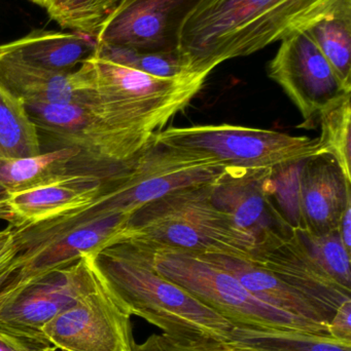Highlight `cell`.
<instances>
[{
    "mask_svg": "<svg viewBox=\"0 0 351 351\" xmlns=\"http://www.w3.org/2000/svg\"><path fill=\"white\" fill-rule=\"evenodd\" d=\"M351 0H200L183 23L179 51L193 73L210 75L343 10Z\"/></svg>",
    "mask_w": 351,
    "mask_h": 351,
    "instance_id": "cell-1",
    "label": "cell"
},
{
    "mask_svg": "<svg viewBox=\"0 0 351 351\" xmlns=\"http://www.w3.org/2000/svg\"><path fill=\"white\" fill-rule=\"evenodd\" d=\"M96 263L113 296L130 315L177 337L232 341L234 326L179 285L159 274L139 250L117 243L101 250Z\"/></svg>",
    "mask_w": 351,
    "mask_h": 351,
    "instance_id": "cell-2",
    "label": "cell"
},
{
    "mask_svg": "<svg viewBox=\"0 0 351 351\" xmlns=\"http://www.w3.org/2000/svg\"><path fill=\"white\" fill-rule=\"evenodd\" d=\"M235 169L212 156L154 143L84 208L52 221L57 237L115 217L130 218L142 206L173 192L216 185Z\"/></svg>",
    "mask_w": 351,
    "mask_h": 351,
    "instance_id": "cell-3",
    "label": "cell"
},
{
    "mask_svg": "<svg viewBox=\"0 0 351 351\" xmlns=\"http://www.w3.org/2000/svg\"><path fill=\"white\" fill-rule=\"evenodd\" d=\"M214 186L173 192L142 206L130 217L111 245L129 241L251 259L256 237L214 204Z\"/></svg>",
    "mask_w": 351,
    "mask_h": 351,
    "instance_id": "cell-4",
    "label": "cell"
},
{
    "mask_svg": "<svg viewBox=\"0 0 351 351\" xmlns=\"http://www.w3.org/2000/svg\"><path fill=\"white\" fill-rule=\"evenodd\" d=\"M120 243H130L139 250L159 274L191 293L234 327L327 334L295 315L262 302L235 276L200 254L135 241Z\"/></svg>",
    "mask_w": 351,
    "mask_h": 351,
    "instance_id": "cell-5",
    "label": "cell"
},
{
    "mask_svg": "<svg viewBox=\"0 0 351 351\" xmlns=\"http://www.w3.org/2000/svg\"><path fill=\"white\" fill-rule=\"evenodd\" d=\"M95 102L130 131L156 136L203 88L208 74L161 78L93 55Z\"/></svg>",
    "mask_w": 351,
    "mask_h": 351,
    "instance_id": "cell-6",
    "label": "cell"
},
{
    "mask_svg": "<svg viewBox=\"0 0 351 351\" xmlns=\"http://www.w3.org/2000/svg\"><path fill=\"white\" fill-rule=\"evenodd\" d=\"M154 141L212 156L235 170H278L325 154L319 139L234 125L167 128Z\"/></svg>",
    "mask_w": 351,
    "mask_h": 351,
    "instance_id": "cell-7",
    "label": "cell"
},
{
    "mask_svg": "<svg viewBox=\"0 0 351 351\" xmlns=\"http://www.w3.org/2000/svg\"><path fill=\"white\" fill-rule=\"evenodd\" d=\"M25 105L51 150L76 148L89 168L127 164L154 143L155 136L125 129L96 103Z\"/></svg>",
    "mask_w": 351,
    "mask_h": 351,
    "instance_id": "cell-8",
    "label": "cell"
},
{
    "mask_svg": "<svg viewBox=\"0 0 351 351\" xmlns=\"http://www.w3.org/2000/svg\"><path fill=\"white\" fill-rule=\"evenodd\" d=\"M96 255L82 254L73 263L27 287L0 309V331L38 348L51 346L43 336V327L100 284Z\"/></svg>",
    "mask_w": 351,
    "mask_h": 351,
    "instance_id": "cell-9",
    "label": "cell"
},
{
    "mask_svg": "<svg viewBox=\"0 0 351 351\" xmlns=\"http://www.w3.org/2000/svg\"><path fill=\"white\" fill-rule=\"evenodd\" d=\"M268 75L300 111L301 128H313L324 110L351 95L307 30L282 40Z\"/></svg>",
    "mask_w": 351,
    "mask_h": 351,
    "instance_id": "cell-10",
    "label": "cell"
},
{
    "mask_svg": "<svg viewBox=\"0 0 351 351\" xmlns=\"http://www.w3.org/2000/svg\"><path fill=\"white\" fill-rule=\"evenodd\" d=\"M43 334L61 351H131L135 342L131 315L113 296L102 274L98 287L56 315Z\"/></svg>",
    "mask_w": 351,
    "mask_h": 351,
    "instance_id": "cell-11",
    "label": "cell"
},
{
    "mask_svg": "<svg viewBox=\"0 0 351 351\" xmlns=\"http://www.w3.org/2000/svg\"><path fill=\"white\" fill-rule=\"evenodd\" d=\"M249 260L302 293L330 322L344 303L351 301V290L338 284L317 263L291 225L263 231L256 239Z\"/></svg>",
    "mask_w": 351,
    "mask_h": 351,
    "instance_id": "cell-12",
    "label": "cell"
},
{
    "mask_svg": "<svg viewBox=\"0 0 351 351\" xmlns=\"http://www.w3.org/2000/svg\"><path fill=\"white\" fill-rule=\"evenodd\" d=\"M200 0H122L96 35L99 45L139 51H172Z\"/></svg>",
    "mask_w": 351,
    "mask_h": 351,
    "instance_id": "cell-13",
    "label": "cell"
},
{
    "mask_svg": "<svg viewBox=\"0 0 351 351\" xmlns=\"http://www.w3.org/2000/svg\"><path fill=\"white\" fill-rule=\"evenodd\" d=\"M129 164L106 170L78 171L45 185L1 192L0 220L20 230L84 208Z\"/></svg>",
    "mask_w": 351,
    "mask_h": 351,
    "instance_id": "cell-14",
    "label": "cell"
},
{
    "mask_svg": "<svg viewBox=\"0 0 351 351\" xmlns=\"http://www.w3.org/2000/svg\"><path fill=\"white\" fill-rule=\"evenodd\" d=\"M0 86L25 104H87L96 100L88 59L76 69L62 72L0 56Z\"/></svg>",
    "mask_w": 351,
    "mask_h": 351,
    "instance_id": "cell-15",
    "label": "cell"
},
{
    "mask_svg": "<svg viewBox=\"0 0 351 351\" xmlns=\"http://www.w3.org/2000/svg\"><path fill=\"white\" fill-rule=\"evenodd\" d=\"M351 202V183L330 154L304 160L298 184L297 229L327 234L338 230L340 220Z\"/></svg>",
    "mask_w": 351,
    "mask_h": 351,
    "instance_id": "cell-16",
    "label": "cell"
},
{
    "mask_svg": "<svg viewBox=\"0 0 351 351\" xmlns=\"http://www.w3.org/2000/svg\"><path fill=\"white\" fill-rule=\"evenodd\" d=\"M272 172L233 170L212 190L214 204L256 239L268 229L290 225L270 198Z\"/></svg>",
    "mask_w": 351,
    "mask_h": 351,
    "instance_id": "cell-17",
    "label": "cell"
},
{
    "mask_svg": "<svg viewBox=\"0 0 351 351\" xmlns=\"http://www.w3.org/2000/svg\"><path fill=\"white\" fill-rule=\"evenodd\" d=\"M207 261L232 274L253 296L274 308L295 315L315 327L329 332V317L302 293L278 278L273 272L249 259L222 255L198 253Z\"/></svg>",
    "mask_w": 351,
    "mask_h": 351,
    "instance_id": "cell-18",
    "label": "cell"
},
{
    "mask_svg": "<svg viewBox=\"0 0 351 351\" xmlns=\"http://www.w3.org/2000/svg\"><path fill=\"white\" fill-rule=\"evenodd\" d=\"M96 37L78 32L35 29L25 36L0 45V56L54 70L68 72L94 55Z\"/></svg>",
    "mask_w": 351,
    "mask_h": 351,
    "instance_id": "cell-19",
    "label": "cell"
},
{
    "mask_svg": "<svg viewBox=\"0 0 351 351\" xmlns=\"http://www.w3.org/2000/svg\"><path fill=\"white\" fill-rule=\"evenodd\" d=\"M78 156L80 152L76 148L63 147L36 156L0 160V193L29 189L78 171L90 170L78 162Z\"/></svg>",
    "mask_w": 351,
    "mask_h": 351,
    "instance_id": "cell-20",
    "label": "cell"
},
{
    "mask_svg": "<svg viewBox=\"0 0 351 351\" xmlns=\"http://www.w3.org/2000/svg\"><path fill=\"white\" fill-rule=\"evenodd\" d=\"M231 340L257 351H351L350 342L302 330L234 327Z\"/></svg>",
    "mask_w": 351,
    "mask_h": 351,
    "instance_id": "cell-21",
    "label": "cell"
},
{
    "mask_svg": "<svg viewBox=\"0 0 351 351\" xmlns=\"http://www.w3.org/2000/svg\"><path fill=\"white\" fill-rule=\"evenodd\" d=\"M41 152L38 131L24 101L0 86V160L36 156Z\"/></svg>",
    "mask_w": 351,
    "mask_h": 351,
    "instance_id": "cell-22",
    "label": "cell"
},
{
    "mask_svg": "<svg viewBox=\"0 0 351 351\" xmlns=\"http://www.w3.org/2000/svg\"><path fill=\"white\" fill-rule=\"evenodd\" d=\"M307 31L340 80L351 88V10L327 16Z\"/></svg>",
    "mask_w": 351,
    "mask_h": 351,
    "instance_id": "cell-23",
    "label": "cell"
},
{
    "mask_svg": "<svg viewBox=\"0 0 351 351\" xmlns=\"http://www.w3.org/2000/svg\"><path fill=\"white\" fill-rule=\"evenodd\" d=\"M94 55L156 77L181 78L192 74H200L191 71L179 49L172 51H139L129 47L97 43Z\"/></svg>",
    "mask_w": 351,
    "mask_h": 351,
    "instance_id": "cell-24",
    "label": "cell"
},
{
    "mask_svg": "<svg viewBox=\"0 0 351 351\" xmlns=\"http://www.w3.org/2000/svg\"><path fill=\"white\" fill-rule=\"evenodd\" d=\"M122 0H49L45 10L62 29L96 37Z\"/></svg>",
    "mask_w": 351,
    "mask_h": 351,
    "instance_id": "cell-25",
    "label": "cell"
},
{
    "mask_svg": "<svg viewBox=\"0 0 351 351\" xmlns=\"http://www.w3.org/2000/svg\"><path fill=\"white\" fill-rule=\"evenodd\" d=\"M351 95L344 97L319 115L324 152L335 158L346 180L351 183Z\"/></svg>",
    "mask_w": 351,
    "mask_h": 351,
    "instance_id": "cell-26",
    "label": "cell"
},
{
    "mask_svg": "<svg viewBox=\"0 0 351 351\" xmlns=\"http://www.w3.org/2000/svg\"><path fill=\"white\" fill-rule=\"evenodd\" d=\"M317 263L348 290H351L350 252L346 250L338 230L327 234H313L294 228Z\"/></svg>",
    "mask_w": 351,
    "mask_h": 351,
    "instance_id": "cell-27",
    "label": "cell"
},
{
    "mask_svg": "<svg viewBox=\"0 0 351 351\" xmlns=\"http://www.w3.org/2000/svg\"><path fill=\"white\" fill-rule=\"evenodd\" d=\"M131 351H257L235 341H218L206 337H177L152 334L142 343L134 342Z\"/></svg>",
    "mask_w": 351,
    "mask_h": 351,
    "instance_id": "cell-28",
    "label": "cell"
},
{
    "mask_svg": "<svg viewBox=\"0 0 351 351\" xmlns=\"http://www.w3.org/2000/svg\"><path fill=\"white\" fill-rule=\"evenodd\" d=\"M19 253L20 247L16 243L14 229L8 226L0 230V290L20 266Z\"/></svg>",
    "mask_w": 351,
    "mask_h": 351,
    "instance_id": "cell-29",
    "label": "cell"
},
{
    "mask_svg": "<svg viewBox=\"0 0 351 351\" xmlns=\"http://www.w3.org/2000/svg\"><path fill=\"white\" fill-rule=\"evenodd\" d=\"M330 335L351 343V301L344 303L329 324Z\"/></svg>",
    "mask_w": 351,
    "mask_h": 351,
    "instance_id": "cell-30",
    "label": "cell"
},
{
    "mask_svg": "<svg viewBox=\"0 0 351 351\" xmlns=\"http://www.w3.org/2000/svg\"><path fill=\"white\" fill-rule=\"evenodd\" d=\"M38 346L22 338L0 331V351H36Z\"/></svg>",
    "mask_w": 351,
    "mask_h": 351,
    "instance_id": "cell-31",
    "label": "cell"
},
{
    "mask_svg": "<svg viewBox=\"0 0 351 351\" xmlns=\"http://www.w3.org/2000/svg\"><path fill=\"white\" fill-rule=\"evenodd\" d=\"M340 239L348 251L351 249V202H348L338 226Z\"/></svg>",
    "mask_w": 351,
    "mask_h": 351,
    "instance_id": "cell-32",
    "label": "cell"
},
{
    "mask_svg": "<svg viewBox=\"0 0 351 351\" xmlns=\"http://www.w3.org/2000/svg\"><path fill=\"white\" fill-rule=\"evenodd\" d=\"M31 1L34 2V3L38 4L39 6H43V8H45V6H47V2H49V0H31Z\"/></svg>",
    "mask_w": 351,
    "mask_h": 351,
    "instance_id": "cell-33",
    "label": "cell"
},
{
    "mask_svg": "<svg viewBox=\"0 0 351 351\" xmlns=\"http://www.w3.org/2000/svg\"><path fill=\"white\" fill-rule=\"evenodd\" d=\"M36 351H57V350H56L55 348H53V346H47V348H38Z\"/></svg>",
    "mask_w": 351,
    "mask_h": 351,
    "instance_id": "cell-34",
    "label": "cell"
}]
</instances>
